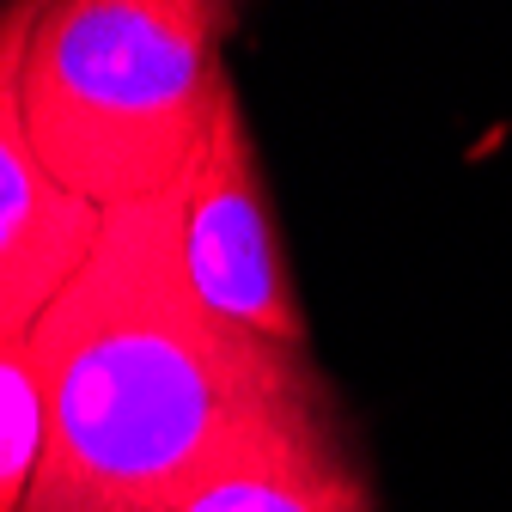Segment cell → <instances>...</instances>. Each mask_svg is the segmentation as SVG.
<instances>
[{
  "mask_svg": "<svg viewBox=\"0 0 512 512\" xmlns=\"http://www.w3.org/2000/svg\"><path fill=\"white\" fill-rule=\"evenodd\" d=\"M43 458V397L25 330H0V512H25Z\"/></svg>",
  "mask_w": 512,
  "mask_h": 512,
  "instance_id": "cell-6",
  "label": "cell"
},
{
  "mask_svg": "<svg viewBox=\"0 0 512 512\" xmlns=\"http://www.w3.org/2000/svg\"><path fill=\"white\" fill-rule=\"evenodd\" d=\"M183 275L208 317L305 354V311L287 275V250L263 189V159L244 128L238 92L226 98L202 165L183 189Z\"/></svg>",
  "mask_w": 512,
  "mask_h": 512,
  "instance_id": "cell-3",
  "label": "cell"
},
{
  "mask_svg": "<svg viewBox=\"0 0 512 512\" xmlns=\"http://www.w3.org/2000/svg\"><path fill=\"white\" fill-rule=\"evenodd\" d=\"M25 342L43 397L25 512H177L250 433L324 403L311 354L256 342L189 293L183 189L104 214Z\"/></svg>",
  "mask_w": 512,
  "mask_h": 512,
  "instance_id": "cell-1",
  "label": "cell"
},
{
  "mask_svg": "<svg viewBox=\"0 0 512 512\" xmlns=\"http://www.w3.org/2000/svg\"><path fill=\"white\" fill-rule=\"evenodd\" d=\"M232 13L208 0H49L25 43V135L98 214L189 189L232 98Z\"/></svg>",
  "mask_w": 512,
  "mask_h": 512,
  "instance_id": "cell-2",
  "label": "cell"
},
{
  "mask_svg": "<svg viewBox=\"0 0 512 512\" xmlns=\"http://www.w3.org/2000/svg\"><path fill=\"white\" fill-rule=\"evenodd\" d=\"M177 512H378V506L324 397L250 433Z\"/></svg>",
  "mask_w": 512,
  "mask_h": 512,
  "instance_id": "cell-5",
  "label": "cell"
},
{
  "mask_svg": "<svg viewBox=\"0 0 512 512\" xmlns=\"http://www.w3.org/2000/svg\"><path fill=\"white\" fill-rule=\"evenodd\" d=\"M37 7H0V330H31L49 299L80 275L104 214L68 196L25 135V43Z\"/></svg>",
  "mask_w": 512,
  "mask_h": 512,
  "instance_id": "cell-4",
  "label": "cell"
}]
</instances>
